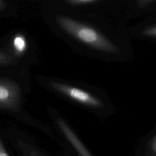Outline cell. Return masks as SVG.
<instances>
[{"instance_id":"6da1fadb","label":"cell","mask_w":156,"mask_h":156,"mask_svg":"<svg viewBox=\"0 0 156 156\" xmlns=\"http://www.w3.org/2000/svg\"><path fill=\"white\" fill-rule=\"evenodd\" d=\"M29 83L25 66L0 68V113L29 121V115L24 107Z\"/></svg>"},{"instance_id":"7a4b0ae2","label":"cell","mask_w":156,"mask_h":156,"mask_svg":"<svg viewBox=\"0 0 156 156\" xmlns=\"http://www.w3.org/2000/svg\"><path fill=\"white\" fill-rule=\"evenodd\" d=\"M55 21L63 32L86 45L105 52H119L110 40L88 25L62 15H57Z\"/></svg>"},{"instance_id":"3957f363","label":"cell","mask_w":156,"mask_h":156,"mask_svg":"<svg viewBox=\"0 0 156 156\" xmlns=\"http://www.w3.org/2000/svg\"><path fill=\"white\" fill-rule=\"evenodd\" d=\"M43 82L47 84L49 88L83 105L98 108H103L104 105L102 101L77 87L52 80Z\"/></svg>"},{"instance_id":"277c9868","label":"cell","mask_w":156,"mask_h":156,"mask_svg":"<svg viewBox=\"0 0 156 156\" xmlns=\"http://www.w3.org/2000/svg\"><path fill=\"white\" fill-rule=\"evenodd\" d=\"M7 48L9 49L5 51L21 62L25 63L23 59L29 52V39L24 33L16 32L10 37Z\"/></svg>"},{"instance_id":"5b68a950","label":"cell","mask_w":156,"mask_h":156,"mask_svg":"<svg viewBox=\"0 0 156 156\" xmlns=\"http://www.w3.org/2000/svg\"><path fill=\"white\" fill-rule=\"evenodd\" d=\"M56 122L63 134L80 156H93L73 130L62 119L57 118Z\"/></svg>"},{"instance_id":"8992f818","label":"cell","mask_w":156,"mask_h":156,"mask_svg":"<svg viewBox=\"0 0 156 156\" xmlns=\"http://www.w3.org/2000/svg\"><path fill=\"white\" fill-rule=\"evenodd\" d=\"M20 66H26V65L15 58L5 49H0V68L16 67Z\"/></svg>"},{"instance_id":"52a82bcc","label":"cell","mask_w":156,"mask_h":156,"mask_svg":"<svg viewBox=\"0 0 156 156\" xmlns=\"http://www.w3.org/2000/svg\"><path fill=\"white\" fill-rule=\"evenodd\" d=\"M17 144L23 156H46L37 148L29 143L18 140Z\"/></svg>"},{"instance_id":"ba28073f","label":"cell","mask_w":156,"mask_h":156,"mask_svg":"<svg viewBox=\"0 0 156 156\" xmlns=\"http://www.w3.org/2000/svg\"><path fill=\"white\" fill-rule=\"evenodd\" d=\"M99 2L98 0H68L65 2L71 6H80L88 5Z\"/></svg>"},{"instance_id":"9c48e42d","label":"cell","mask_w":156,"mask_h":156,"mask_svg":"<svg viewBox=\"0 0 156 156\" xmlns=\"http://www.w3.org/2000/svg\"><path fill=\"white\" fill-rule=\"evenodd\" d=\"M142 35L147 37H156V25L144 29L142 32Z\"/></svg>"},{"instance_id":"30bf717a","label":"cell","mask_w":156,"mask_h":156,"mask_svg":"<svg viewBox=\"0 0 156 156\" xmlns=\"http://www.w3.org/2000/svg\"><path fill=\"white\" fill-rule=\"evenodd\" d=\"M150 148L153 156H156V136L151 141Z\"/></svg>"},{"instance_id":"8fae6325","label":"cell","mask_w":156,"mask_h":156,"mask_svg":"<svg viewBox=\"0 0 156 156\" xmlns=\"http://www.w3.org/2000/svg\"><path fill=\"white\" fill-rule=\"evenodd\" d=\"M155 1L152 0H142V1H137V4L140 7H146L147 5H149L150 4L154 2Z\"/></svg>"},{"instance_id":"7c38bea8","label":"cell","mask_w":156,"mask_h":156,"mask_svg":"<svg viewBox=\"0 0 156 156\" xmlns=\"http://www.w3.org/2000/svg\"><path fill=\"white\" fill-rule=\"evenodd\" d=\"M0 156H9L0 138Z\"/></svg>"},{"instance_id":"4fadbf2b","label":"cell","mask_w":156,"mask_h":156,"mask_svg":"<svg viewBox=\"0 0 156 156\" xmlns=\"http://www.w3.org/2000/svg\"><path fill=\"white\" fill-rule=\"evenodd\" d=\"M8 7V4L6 1L0 0V12L5 10Z\"/></svg>"}]
</instances>
